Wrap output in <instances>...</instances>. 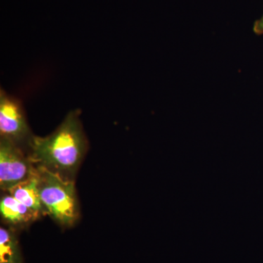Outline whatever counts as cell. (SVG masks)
Returning <instances> with one entry per match:
<instances>
[{
  "instance_id": "6",
  "label": "cell",
  "mask_w": 263,
  "mask_h": 263,
  "mask_svg": "<svg viewBox=\"0 0 263 263\" xmlns=\"http://www.w3.org/2000/svg\"><path fill=\"white\" fill-rule=\"evenodd\" d=\"M0 213L3 220L10 226L24 227L37 220L40 216L10 195H5L0 201Z\"/></svg>"
},
{
  "instance_id": "3",
  "label": "cell",
  "mask_w": 263,
  "mask_h": 263,
  "mask_svg": "<svg viewBox=\"0 0 263 263\" xmlns=\"http://www.w3.org/2000/svg\"><path fill=\"white\" fill-rule=\"evenodd\" d=\"M0 136L18 146L29 147L32 136L20 101L0 91Z\"/></svg>"
},
{
  "instance_id": "4",
  "label": "cell",
  "mask_w": 263,
  "mask_h": 263,
  "mask_svg": "<svg viewBox=\"0 0 263 263\" xmlns=\"http://www.w3.org/2000/svg\"><path fill=\"white\" fill-rule=\"evenodd\" d=\"M34 166L22 147L9 140L0 138V186L8 192L28 179Z\"/></svg>"
},
{
  "instance_id": "2",
  "label": "cell",
  "mask_w": 263,
  "mask_h": 263,
  "mask_svg": "<svg viewBox=\"0 0 263 263\" xmlns=\"http://www.w3.org/2000/svg\"><path fill=\"white\" fill-rule=\"evenodd\" d=\"M36 167L39 177L40 197L45 212L60 226L65 228L73 226L79 217L73 179L44 167Z\"/></svg>"
},
{
  "instance_id": "8",
  "label": "cell",
  "mask_w": 263,
  "mask_h": 263,
  "mask_svg": "<svg viewBox=\"0 0 263 263\" xmlns=\"http://www.w3.org/2000/svg\"><path fill=\"white\" fill-rule=\"evenodd\" d=\"M253 31L257 35L263 34V15L260 18L254 22Z\"/></svg>"
},
{
  "instance_id": "1",
  "label": "cell",
  "mask_w": 263,
  "mask_h": 263,
  "mask_svg": "<svg viewBox=\"0 0 263 263\" xmlns=\"http://www.w3.org/2000/svg\"><path fill=\"white\" fill-rule=\"evenodd\" d=\"M79 114V110L70 111L49 136L32 137L28 148L34 166L73 179L88 148Z\"/></svg>"
},
{
  "instance_id": "5",
  "label": "cell",
  "mask_w": 263,
  "mask_h": 263,
  "mask_svg": "<svg viewBox=\"0 0 263 263\" xmlns=\"http://www.w3.org/2000/svg\"><path fill=\"white\" fill-rule=\"evenodd\" d=\"M38 184L39 177L37 167L34 166V171L28 179L15 185L13 188L10 189L8 193L19 202L41 216L46 214V213L41 202Z\"/></svg>"
},
{
  "instance_id": "7",
  "label": "cell",
  "mask_w": 263,
  "mask_h": 263,
  "mask_svg": "<svg viewBox=\"0 0 263 263\" xmlns=\"http://www.w3.org/2000/svg\"><path fill=\"white\" fill-rule=\"evenodd\" d=\"M0 263H24L15 230L0 228Z\"/></svg>"
}]
</instances>
